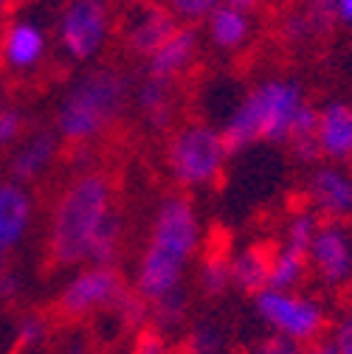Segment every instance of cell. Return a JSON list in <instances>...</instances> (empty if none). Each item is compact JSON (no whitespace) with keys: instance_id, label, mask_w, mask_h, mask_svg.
I'll use <instances>...</instances> for the list:
<instances>
[{"instance_id":"obj_17","label":"cell","mask_w":352,"mask_h":354,"mask_svg":"<svg viewBox=\"0 0 352 354\" xmlns=\"http://www.w3.org/2000/svg\"><path fill=\"white\" fill-rule=\"evenodd\" d=\"M49 48L46 31H42L34 20H15L6 26V37H3V65L23 73L31 71L42 62Z\"/></svg>"},{"instance_id":"obj_42","label":"cell","mask_w":352,"mask_h":354,"mask_svg":"<svg viewBox=\"0 0 352 354\" xmlns=\"http://www.w3.org/2000/svg\"><path fill=\"white\" fill-rule=\"evenodd\" d=\"M3 104H6V102H3V93H0V107H3Z\"/></svg>"},{"instance_id":"obj_28","label":"cell","mask_w":352,"mask_h":354,"mask_svg":"<svg viewBox=\"0 0 352 354\" xmlns=\"http://www.w3.org/2000/svg\"><path fill=\"white\" fill-rule=\"evenodd\" d=\"M42 340H46V321L39 315H26L20 318L17 329H15V351H28L37 348Z\"/></svg>"},{"instance_id":"obj_36","label":"cell","mask_w":352,"mask_h":354,"mask_svg":"<svg viewBox=\"0 0 352 354\" xmlns=\"http://www.w3.org/2000/svg\"><path fill=\"white\" fill-rule=\"evenodd\" d=\"M304 354H335V346H333L330 335H322L319 340H313V343L304 346Z\"/></svg>"},{"instance_id":"obj_15","label":"cell","mask_w":352,"mask_h":354,"mask_svg":"<svg viewBox=\"0 0 352 354\" xmlns=\"http://www.w3.org/2000/svg\"><path fill=\"white\" fill-rule=\"evenodd\" d=\"M34 216V203L26 186L9 180L0 183V261L23 242Z\"/></svg>"},{"instance_id":"obj_21","label":"cell","mask_w":352,"mask_h":354,"mask_svg":"<svg viewBox=\"0 0 352 354\" xmlns=\"http://www.w3.org/2000/svg\"><path fill=\"white\" fill-rule=\"evenodd\" d=\"M307 276H310L307 250L290 248L285 242H276L271 248V270H268V287L271 290H299Z\"/></svg>"},{"instance_id":"obj_19","label":"cell","mask_w":352,"mask_h":354,"mask_svg":"<svg viewBox=\"0 0 352 354\" xmlns=\"http://www.w3.org/2000/svg\"><path fill=\"white\" fill-rule=\"evenodd\" d=\"M206 31L209 42L217 51H240L251 39V17L243 9H234L229 3H220L209 17H206Z\"/></svg>"},{"instance_id":"obj_2","label":"cell","mask_w":352,"mask_h":354,"mask_svg":"<svg viewBox=\"0 0 352 354\" xmlns=\"http://www.w3.org/2000/svg\"><path fill=\"white\" fill-rule=\"evenodd\" d=\"M304 104L307 96L296 79H262L234 104L231 115L220 129L229 152L234 155L254 144H288Z\"/></svg>"},{"instance_id":"obj_11","label":"cell","mask_w":352,"mask_h":354,"mask_svg":"<svg viewBox=\"0 0 352 354\" xmlns=\"http://www.w3.org/2000/svg\"><path fill=\"white\" fill-rule=\"evenodd\" d=\"M178 26H181L178 17H175L164 3H155V0H136V6L127 12L124 28H121L124 48L133 57L150 59L175 34Z\"/></svg>"},{"instance_id":"obj_20","label":"cell","mask_w":352,"mask_h":354,"mask_svg":"<svg viewBox=\"0 0 352 354\" xmlns=\"http://www.w3.org/2000/svg\"><path fill=\"white\" fill-rule=\"evenodd\" d=\"M136 107L139 113L147 118V124L152 129H166L175 121V91L172 82L155 79V76H144L141 84L136 87Z\"/></svg>"},{"instance_id":"obj_39","label":"cell","mask_w":352,"mask_h":354,"mask_svg":"<svg viewBox=\"0 0 352 354\" xmlns=\"http://www.w3.org/2000/svg\"><path fill=\"white\" fill-rule=\"evenodd\" d=\"M3 37H6V23L3 15H0V62H3Z\"/></svg>"},{"instance_id":"obj_29","label":"cell","mask_w":352,"mask_h":354,"mask_svg":"<svg viewBox=\"0 0 352 354\" xmlns=\"http://www.w3.org/2000/svg\"><path fill=\"white\" fill-rule=\"evenodd\" d=\"M23 129H26V115L17 107L12 104L0 107V149L15 147L23 138Z\"/></svg>"},{"instance_id":"obj_3","label":"cell","mask_w":352,"mask_h":354,"mask_svg":"<svg viewBox=\"0 0 352 354\" xmlns=\"http://www.w3.org/2000/svg\"><path fill=\"white\" fill-rule=\"evenodd\" d=\"M130 96H133V87L118 68L102 65L87 71L65 93L57 110L54 132L60 136V141L73 147L91 144L124 115Z\"/></svg>"},{"instance_id":"obj_40","label":"cell","mask_w":352,"mask_h":354,"mask_svg":"<svg viewBox=\"0 0 352 354\" xmlns=\"http://www.w3.org/2000/svg\"><path fill=\"white\" fill-rule=\"evenodd\" d=\"M6 9H9V0H0V15H3Z\"/></svg>"},{"instance_id":"obj_7","label":"cell","mask_w":352,"mask_h":354,"mask_svg":"<svg viewBox=\"0 0 352 354\" xmlns=\"http://www.w3.org/2000/svg\"><path fill=\"white\" fill-rule=\"evenodd\" d=\"M200 242H203L200 216H197L192 200L184 194L166 197L152 214L147 245H152L169 256H178L189 264L195 259V253L200 250Z\"/></svg>"},{"instance_id":"obj_22","label":"cell","mask_w":352,"mask_h":354,"mask_svg":"<svg viewBox=\"0 0 352 354\" xmlns=\"http://www.w3.org/2000/svg\"><path fill=\"white\" fill-rule=\"evenodd\" d=\"M316 118H319V110L307 102L290 129V138H288V147L293 149V158L304 166H316L319 163V144H316Z\"/></svg>"},{"instance_id":"obj_30","label":"cell","mask_w":352,"mask_h":354,"mask_svg":"<svg viewBox=\"0 0 352 354\" xmlns=\"http://www.w3.org/2000/svg\"><path fill=\"white\" fill-rule=\"evenodd\" d=\"M301 15L310 23L313 34H324L335 26V0H307Z\"/></svg>"},{"instance_id":"obj_38","label":"cell","mask_w":352,"mask_h":354,"mask_svg":"<svg viewBox=\"0 0 352 354\" xmlns=\"http://www.w3.org/2000/svg\"><path fill=\"white\" fill-rule=\"evenodd\" d=\"M223 3H229V6H234V9H243V12H251L259 0H223Z\"/></svg>"},{"instance_id":"obj_35","label":"cell","mask_w":352,"mask_h":354,"mask_svg":"<svg viewBox=\"0 0 352 354\" xmlns=\"http://www.w3.org/2000/svg\"><path fill=\"white\" fill-rule=\"evenodd\" d=\"M23 292V281L17 276V270L3 268L0 270V301H15Z\"/></svg>"},{"instance_id":"obj_27","label":"cell","mask_w":352,"mask_h":354,"mask_svg":"<svg viewBox=\"0 0 352 354\" xmlns=\"http://www.w3.org/2000/svg\"><path fill=\"white\" fill-rule=\"evenodd\" d=\"M223 0H164V6L178 17V23L195 26L200 20H206Z\"/></svg>"},{"instance_id":"obj_10","label":"cell","mask_w":352,"mask_h":354,"mask_svg":"<svg viewBox=\"0 0 352 354\" xmlns=\"http://www.w3.org/2000/svg\"><path fill=\"white\" fill-rule=\"evenodd\" d=\"M304 200L319 219H352V169L341 163H316L304 180Z\"/></svg>"},{"instance_id":"obj_31","label":"cell","mask_w":352,"mask_h":354,"mask_svg":"<svg viewBox=\"0 0 352 354\" xmlns=\"http://www.w3.org/2000/svg\"><path fill=\"white\" fill-rule=\"evenodd\" d=\"M248 354H304V346L301 343H293L282 335H262L251 343Z\"/></svg>"},{"instance_id":"obj_12","label":"cell","mask_w":352,"mask_h":354,"mask_svg":"<svg viewBox=\"0 0 352 354\" xmlns=\"http://www.w3.org/2000/svg\"><path fill=\"white\" fill-rule=\"evenodd\" d=\"M184 276H186V261L178 256H169L152 245H147L141 250L139 259V270H136V292L147 301L155 304L164 295L175 292L178 287H184Z\"/></svg>"},{"instance_id":"obj_37","label":"cell","mask_w":352,"mask_h":354,"mask_svg":"<svg viewBox=\"0 0 352 354\" xmlns=\"http://www.w3.org/2000/svg\"><path fill=\"white\" fill-rule=\"evenodd\" d=\"M335 23L352 26V0H335Z\"/></svg>"},{"instance_id":"obj_32","label":"cell","mask_w":352,"mask_h":354,"mask_svg":"<svg viewBox=\"0 0 352 354\" xmlns=\"http://www.w3.org/2000/svg\"><path fill=\"white\" fill-rule=\"evenodd\" d=\"M130 354H175V351L169 348L164 332H158L155 326H144V329H139L133 351Z\"/></svg>"},{"instance_id":"obj_18","label":"cell","mask_w":352,"mask_h":354,"mask_svg":"<svg viewBox=\"0 0 352 354\" xmlns=\"http://www.w3.org/2000/svg\"><path fill=\"white\" fill-rule=\"evenodd\" d=\"M268 270H271V245L254 242L229 256L231 287H237L245 295H256L268 287Z\"/></svg>"},{"instance_id":"obj_41","label":"cell","mask_w":352,"mask_h":354,"mask_svg":"<svg viewBox=\"0 0 352 354\" xmlns=\"http://www.w3.org/2000/svg\"><path fill=\"white\" fill-rule=\"evenodd\" d=\"M20 3H26V0H9V6H20Z\"/></svg>"},{"instance_id":"obj_6","label":"cell","mask_w":352,"mask_h":354,"mask_svg":"<svg viewBox=\"0 0 352 354\" xmlns=\"http://www.w3.org/2000/svg\"><path fill=\"white\" fill-rule=\"evenodd\" d=\"M113 31L110 0H68L57 20V37L62 51L76 62L96 59Z\"/></svg>"},{"instance_id":"obj_24","label":"cell","mask_w":352,"mask_h":354,"mask_svg":"<svg viewBox=\"0 0 352 354\" xmlns=\"http://www.w3.org/2000/svg\"><path fill=\"white\" fill-rule=\"evenodd\" d=\"M231 287V273H229V256L226 250H211L203 256L197 268V290L206 298H220Z\"/></svg>"},{"instance_id":"obj_33","label":"cell","mask_w":352,"mask_h":354,"mask_svg":"<svg viewBox=\"0 0 352 354\" xmlns=\"http://www.w3.org/2000/svg\"><path fill=\"white\" fill-rule=\"evenodd\" d=\"M330 340L335 346V354H352V309L330 326Z\"/></svg>"},{"instance_id":"obj_26","label":"cell","mask_w":352,"mask_h":354,"mask_svg":"<svg viewBox=\"0 0 352 354\" xmlns=\"http://www.w3.org/2000/svg\"><path fill=\"white\" fill-rule=\"evenodd\" d=\"M184 348H186V354H223L226 351V332H223V326H217L211 321L195 324L192 332L186 335Z\"/></svg>"},{"instance_id":"obj_9","label":"cell","mask_w":352,"mask_h":354,"mask_svg":"<svg viewBox=\"0 0 352 354\" xmlns=\"http://www.w3.org/2000/svg\"><path fill=\"white\" fill-rule=\"evenodd\" d=\"M310 273L330 290L352 284V228L335 219H322V225L307 250Z\"/></svg>"},{"instance_id":"obj_5","label":"cell","mask_w":352,"mask_h":354,"mask_svg":"<svg viewBox=\"0 0 352 354\" xmlns=\"http://www.w3.org/2000/svg\"><path fill=\"white\" fill-rule=\"evenodd\" d=\"M254 313L274 335L301 346L319 340L330 326L327 306L301 290H262L254 295Z\"/></svg>"},{"instance_id":"obj_8","label":"cell","mask_w":352,"mask_h":354,"mask_svg":"<svg viewBox=\"0 0 352 354\" xmlns=\"http://www.w3.org/2000/svg\"><path fill=\"white\" fill-rule=\"evenodd\" d=\"M124 290L127 284L116 268L91 264L62 287L57 298V313L68 321H76L91 313H99V309H113Z\"/></svg>"},{"instance_id":"obj_14","label":"cell","mask_w":352,"mask_h":354,"mask_svg":"<svg viewBox=\"0 0 352 354\" xmlns=\"http://www.w3.org/2000/svg\"><path fill=\"white\" fill-rule=\"evenodd\" d=\"M197 48H200V39H197L195 26L181 23L178 28H175V34L147 59V76H155V79H164V82L175 84L195 65Z\"/></svg>"},{"instance_id":"obj_4","label":"cell","mask_w":352,"mask_h":354,"mask_svg":"<svg viewBox=\"0 0 352 354\" xmlns=\"http://www.w3.org/2000/svg\"><path fill=\"white\" fill-rule=\"evenodd\" d=\"M229 147L223 141V132L214 124L192 121L178 127L166 141V169L172 180L184 189H206L214 186L226 171Z\"/></svg>"},{"instance_id":"obj_25","label":"cell","mask_w":352,"mask_h":354,"mask_svg":"<svg viewBox=\"0 0 352 354\" xmlns=\"http://www.w3.org/2000/svg\"><path fill=\"white\" fill-rule=\"evenodd\" d=\"M186 309H189V292L186 287H178L175 292L164 295L161 301L150 304V318H152V326L158 332H169V329H178L181 321L186 318Z\"/></svg>"},{"instance_id":"obj_13","label":"cell","mask_w":352,"mask_h":354,"mask_svg":"<svg viewBox=\"0 0 352 354\" xmlns=\"http://www.w3.org/2000/svg\"><path fill=\"white\" fill-rule=\"evenodd\" d=\"M316 144L327 163H352V104L333 99L319 107L316 118Z\"/></svg>"},{"instance_id":"obj_16","label":"cell","mask_w":352,"mask_h":354,"mask_svg":"<svg viewBox=\"0 0 352 354\" xmlns=\"http://www.w3.org/2000/svg\"><path fill=\"white\" fill-rule=\"evenodd\" d=\"M57 149H60V136L54 129H37V132H31L28 138H23L15 147V152L9 158L12 180L20 183V186L37 180V177L42 171H49V166L54 163Z\"/></svg>"},{"instance_id":"obj_34","label":"cell","mask_w":352,"mask_h":354,"mask_svg":"<svg viewBox=\"0 0 352 354\" xmlns=\"http://www.w3.org/2000/svg\"><path fill=\"white\" fill-rule=\"evenodd\" d=\"M282 37H285L288 42H304V39H310V37H316V34H313L310 23H307V17H304L301 12H296V15H288V17H285V23H282Z\"/></svg>"},{"instance_id":"obj_23","label":"cell","mask_w":352,"mask_h":354,"mask_svg":"<svg viewBox=\"0 0 352 354\" xmlns=\"http://www.w3.org/2000/svg\"><path fill=\"white\" fill-rule=\"evenodd\" d=\"M121 242H124V219L110 211L107 219L102 223V228L96 231V239L91 245V264H99V268H116L118 253H121Z\"/></svg>"},{"instance_id":"obj_1","label":"cell","mask_w":352,"mask_h":354,"mask_svg":"<svg viewBox=\"0 0 352 354\" xmlns=\"http://www.w3.org/2000/svg\"><path fill=\"white\" fill-rule=\"evenodd\" d=\"M113 211V183L105 171H82L60 192L49 223V261L73 268L91 259L96 231Z\"/></svg>"}]
</instances>
